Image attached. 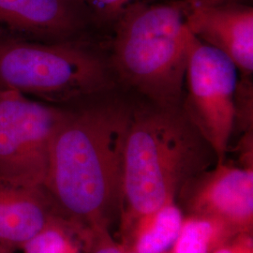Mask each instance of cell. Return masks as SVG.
I'll list each match as a JSON object with an SVG mask.
<instances>
[{"mask_svg":"<svg viewBox=\"0 0 253 253\" xmlns=\"http://www.w3.org/2000/svg\"><path fill=\"white\" fill-rule=\"evenodd\" d=\"M89 253H126L125 247L117 241L110 232V225L99 223L91 226Z\"/></svg>","mask_w":253,"mask_h":253,"instance_id":"cell-15","label":"cell"},{"mask_svg":"<svg viewBox=\"0 0 253 253\" xmlns=\"http://www.w3.org/2000/svg\"><path fill=\"white\" fill-rule=\"evenodd\" d=\"M238 234L217 218L185 215L179 235L165 253H213Z\"/></svg>","mask_w":253,"mask_h":253,"instance_id":"cell-13","label":"cell"},{"mask_svg":"<svg viewBox=\"0 0 253 253\" xmlns=\"http://www.w3.org/2000/svg\"><path fill=\"white\" fill-rule=\"evenodd\" d=\"M118 89L108 50L91 33L52 42L0 38V90L71 107Z\"/></svg>","mask_w":253,"mask_h":253,"instance_id":"cell-4","label":"cell"},{"mask_svg":"<svg viewBox=\"0 0 253 253\" xmlns=\"http://www.w3.org/2000/svg\"><path fill=\"white\" fill-rule=\"evenodd\" d=\"M189 5V4H188ZM190 32L235 64L243 77L253 73V9L247 3L217 2L189 5Z\"/></svg>","mask_w":253,"mask_h":253,"instance_id":"cell-9","label":"cell"},{"mask_svg":"<svg viewBox=\"0 0 253 253\" xmlns=\"http://www.w3.org/2000/svg\"><path fill=\"white\" fill-rule=\"evenodd\" d=\"M213 253H253V233L235 235Z\"/></svg>","mask_w":253,"mask_h":253,"instance_id":"cell-16","label":"cell"},{"mask_svg":"<svg viewBox=\"0 0 253 253\" xmlns=\"http://www.w3.org/2000/svg\"><path fill=\"white\" fill-rule=\"evenodd\" d=\"M57 213L42 186L0 181V253L23 250Z\"/></svg>","mask_w":253,"mask_h":253,"instance_id":"cell-10","label":"cell"},{"mask_svg":"<svg viewBox=\"0 0 253 253\" xmlns=\"http://www.w3.org/2000/svg\"><path fill=\"white\" fill-rule=\"evenodd\" d=\"M237 73L226 55L192 34L182 108L213 146L217 163L226 160L235 130Z\"/></svg>","mask_w":253,"mask_h":253,"instance_id":"cell-6","label":"cell"},{"mask_svg":"<svg viewBox=\"0 0 253 253\" xmlns=\"http://www.w3.org/2000/svg\"><path fill=\"white\" fill-rule=\"evenodd\" d=\"M217 163L213 146L179 107L134 100L126 139L121 235L139 218L169 202Z\"/></svg>","mask_w":253,"mask_h":253,"instance_id":"cell-2","label":"cell"},{"mask_svg":"<svg viewBox=\"0 0 253 253\" xmlns=\"http://www.w3.org/2000/svg\"><path fill=\"white\" fill-rule=\"evenodd\" d=\"M219 3V2H240V3H245L244 0H200L198 3L196 4H201V3Z\"/></svg>","mask_w":253,"mask_h":253,"instance_id":"cell-17","label":"cell"},{"mask_svg":"<svg viewBox=\"0 0 253 253\" xmlns=\"http://www.w3.org/2000/svg\"><path fill=\"white\" fill-rule=\"evenodd\" d=\"M186 1H187V3H188L189 5H194V4L198 3L200 0H186Z\"/></svg>","mask_w":253,"mask_h":253,"instance_id":"cell-18","label":"cell"},{"mask_svg":"<svg viewBox=\"0 0 253 253\" xmlns=\"http://www.w3.org/2000/svg\"><path fill=\"white\" fill-rule=\"evenodd\" d=\"M93 29L80 0H0V38L52 42Z\"/></svg>","mask_w":253,"mask_h":253,"instance_id":"cell-8","label":"cell"},{"mask_svg":"<svg viewBox=\"0 0 253 253\" xmlns=\"http://www.w3.org/2000/svg\"><path fill=\"white\" fill-rule=\"evenodd\" d=\"M91 228L61 213L23 249L25 253H89Z\"/></svg>","mask_w":253,"mask_h":253,"instance_id":"cell-12","label":"cell"},{"mask_svg":"<svg viewBox=\"0 0 253 253\" xmlns=\"http://www.w3.org/2000/svg\"><path fill=\"white\" fill-rule=\"evenodd\" d=\"M134 100L110 91L68 107L54 133L43 188L57 210L87 226L120 213Z\"/></svg>","mask_w":253,"mask_h":253,"instance_id":"cell-1","label":"cell"},{"mask_svg":"<svg viewBox=\"0 0 253 253\" xmlns=\"http://www.w3.org/2000/svg\"><path fill=\"white\" fill-rule=\"evenodd\" d=\"M67 111L0 90V181L43 186L51 143Z\"/></svg>","mask_w":253,"mask_h":253,"instance_id":"cell-5","label":"cell"},{"mask_svg":"<svg viewBox=\"0 0 253 253\" xmlns=\"http://www.w3.org/2000/svg\"><path fill=\"white\" fill-rule=\"evenodd\" d=\"M186 0H161L127 9L111 28L110 64L120 90L162 107H179L192 33Z\"/></svg>","mask_w":253,"mask_h":253,"instance_id":"cell-3","label":"cell"},{"mask_svg":"<svg viewBox=\"0 0 253 253\" xmlns=\"http://www.w3.org/2000/svg\"><path fill=\"white\" fill-rule=\"evenodd\" d=\"M176 203L185 215L214 217L239 234L253 233V167L226 159L189 181Z\"/></svg>","mask_w":253,"mask_h":253,"instance_id":"cell-7","label":"cell"},{"mask_svg":"<svg viewBox=\"0 0 253 253\" xmlns=\"http://www.w3.org/2000/svg\"><path fill=\"white\" fill-rule=\"evenodd\" d=\"M90 16L94 29H111L126 10L138 4L161 0H80Z\"/></svg>","mask_w":253,"mask_h":253,"instance_id":"cell-14","label":"cell"},{"mask_svg":"<svg viewBox=\"0 0 253 253\" xmlns=\"http://www.w3.org/2000/svg\"><path fill=\"white\" fill-rule=\"evenodd\" d=\"M185 214L176 202L137 218L123 235L122 245L131 253H165L179 235Z\"/></svg>","mask_w":253,"mask_h":253,"instance_id":"cell-11","label":"cell"}]
</instances>
